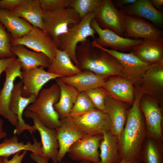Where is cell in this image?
Listing matches in <instances>:
<instances>
[{"label":"cell","mask_w":163,"mask_h":163,"mask_svg":"<svg viewBox=\"0 0 163 163\" xmlns=\"http://www.w3.org/2000/svg\"><path fill=\"white\" fill-rule=\"evenodd\" d=\"M99 147L100 161L99 163H119L120 158L119 140L110 131L103 133Z\"/></svg>","instance_id":"4dcf8cb0"},{"label":"cell","mask_w":163,"mask_h":163,"mask_svg":"<svg viewBox=\"0 0 163 163\" xmlns=\"http://www.w3.org/2000/svg\"><path fill=\"white\" fill-rule=\"evenodd\" d=\"M108 78L100 76L88 70H85L73 76L59 78L66 84L75 88L79 93L102 87Z\"/></svg>","instance_id":"603a6c76"},{"label":"cell","mask_w":163,"mask_h":163,"mask_svg":"<svg viewBox=\"0 0 163 163\" xmlns=\"http://www.w3.org/2000/svg\"><path fill=\"white\" fill-rule=\"evenodd\" d=\"M150 1L155 8L161 11V8L163 5V0H150Z\"/></svg>","instance_id":"7bdbcfd3"},{"label":"cell","mask_w":163,"mask_h":163,"mask_svg":"<svg viewBox=\"0 0 163 163\" xmlns=\"http://www.w3.org/2000/svg\"><path fill=\"white\" fill-rule=\"evenodd\" d=\"M123 16L126 38L142 39L147 41L163 40V31L144 19L125 14L120 9Z\"/></svg>","instance_id":"9c48e42d"},{"label":"cell","mask_w":163,"mask_h":163,"mask_svg":"<svg viewBox=\"0 0 163 163\" xmlns=\"http://www.w3.org/2000/svg\"><path fill=\"white\" fill-rule=\"evenodd\" d=\"M95 108L85 92H79L78 94L69 116L72 118L90 112Z\"/></svg>","instance_id":"836d02e7"},{"label":"cell","mask_w":163,"mask_h":163,"mask_svg":"<svg viewBox=\"0 0 163 163\" xmlns=\"http://www.w3.org/2000/svg\"><path fill=\"white\" fill-rule=\"evenodd\" d=\"M43 11H52L59 8L69 7L72 0H38Z\"/></svg>","instance_id":"8d00e7d4"},{"label":"cell","mask_w":163,"mask_h":163,"mask_svg":"<svg viewBox=\"0 0 163 163\" xmlns=\"http://www.w3.org/2000/svg\"><path fill=\"white\" fill-rule=\"evenodd\" d=\"M11 11L33 27L44 30L43 21V11L38 0H25Z\"/></svg>","instance_id":"4316f807"},{"label":"cell","mask_w":163,"mask_h":163,"mask_svg":"<svg viewBox=\"0 0 163 163\" xmlns=\"http://www.w3.org/2000/svg\"><path fill=\"white\" fill-rule=\"evenodd\" d=\"M26 117L32 119L34 127L39 132L41 139L42 155L48 157L53 163H57L59 146L55 129L48 128L40 121L34 113L26 110Z\"/></svg>","instance_id":"ac0fdd59"},{"label":"cell","mask_w":163,"mask_h":163,"mask_svg":"<svg viewBox=\"0 0 163 163\" xmlns=\"http://www.w3.org/2000/svg\"><path fill=\"white\" fill-rule=\"evenodd\" d=\"M137 88L143 94L154 98L162 106L163 61L148 66Z\"/></svg>","instance_id":"5bb4252c"},{"label":"cell","mask_w":163,"mask_h":163,"mask_svg":"<svg viewBox=\"0 0 163 163\" xmlns=\"http://www.w3.org/2000/svg\"><path fill=\"white\" fill-rule=\"evenodd\" d=\"M119 163H130L129 162H127L124 160H122Z\"/></svg>","instance_id":"bcb514c9"},{"label":"cell","mask_w":163,"mask_h":163,"mask_svg":"<svg viewBox=\"0 0 163 163\" xmlns=\"http://www.w3.org/2000/svg\"><path fill=\"white\" fill-rule=\"evenodd\" d=\"M141 158L143 163H163V141L146 137L142 149Z\"/></svg>","instance_id":"1f68e13d"},{"label":"cell","mask_w":163,"mask_h":163,"mask_svg":"<svg viewBox=\"0 0 163 163\" xmlns=\"http://www.w3.org/2000/svg\"><path fill=\"white\" fill-rule=\"evenodd\" d=\"M102 87L114 98L130 105L133 104L136 88L129 78L118 75L110 76Z\"/></svg>","instance_id":"ffe728a7"},{"label":"cell","mask_w":163,"mask_h":163,"mask_svg":"<svg viewBox=\"0 0 163 163\" xmlns=\"http://www.w3.org/2000/svg\"><path fill=\"white\" fill-rule=\"evenodd\" d=\"M56 81L60 89V95L59 101L54 104V108L60 120H61L69 116L79 92L74 87L64 83L59 78L56 79Z\"/></svg>","instance_id":"f1b7e54d"},{"label":"cell","mask_w":163,"mask_h":163,"mask_svg":"<svg viewBox=\"0 0 163 163\" xmlns=\"http://www.w3.org/2000/svg\"><path fill=\"white\" fill-rule=\"evenodd\" d=\"M0 22L11 34V37L14 38H21L29 32L33 27L11 11L0 8Z\"/></svg>","instance_id":"83f0119b"},{"label":"cell","mask_w":163,"mask_h":163,"mask_svg":"<svg viewBox=\"0 0 163 163\" xmlns=\"http://www.w3.org/2000/svg\"><path fill=\"white\" fill-rule=\"evenodd\" d=\"M31 158L37 163H48L49 158L42 155L32 153L30 155Z\"/></svg>","instance_id":"60d3db41"},{"label":"cell","mask_w":163,"mask_h":163,"mask_svg":"<svg viewBox=\"0 0 163 163\" xmlns=\"http://www.w3.org/2000/svg\"><path fill=\"white\" fill-rule=\"evenodd\" d=\"M16 59V57L0 59V76Z\"/></svg>","instance_id":"ab89813d"},{"label":"cell","mask_w":163,"mask_h":163,"mask_svg":"<svg viewBox=\"0 0 163 163\" xmlns=\"http://www.w3.org/2000/svg\"><path fill=\"white\" fill-rule=\"evenodd\" d=\"M57 163H70L61 162H58ZM76 163H93L92 162L87 161H80V162Z\"/></svg>","instance_id":"f6af8a7d"},{"label":"cell","mask_w":163,"mask_h":163,"mask_svg":"<svg viewBox=\"0 0 163 163\" xmlns=\"http://www.w3.org/2000/svg\"><path fill=\"white\" fill-rule=\"evenodd\" d=\"M25 0H0V8L11 11Z\"/></svg>","instance_id":"74e56055"},{"label":"cell","mask_w":163,"mask_h":163,"mask_svg":"<svg viewBox=\"0 0 163 163\" xmlns=\"http://www.w3.org/2000/svg\"><path fill=\"white\" fill-rule=\"evenodd\" d=\"M71 118L85 135H102L104 132L110 131L111 127V122L109 115L96 108Z\"/></svg>","instance_id":"8fae6325"},{"label":"cell","mask_w":163,"mask_h":163,"mask_svg":"<svg viewBox=\"0 0 163 163\" xmlns=\"http://www.w3.org/2000/svg\"><path fill=\"white\" fill-rule=\"evenodd\" d=\"M128 104L113 97L108 94L105 101L104 111L109 116L111 122L110 131L119 140L124 128L129 109Z\"/></svg>","instance_id":"44dd1931"},{"label":"cell","mask_w":163,"mask_h":163,"mask_svg":"<svg viewBox=\"0 0 163 163\" xmlns=\"http://www.w3.org/2000/svg\"><path fill=\"white\" fill-rule=\"evenodd\" d=\"M91 101L95 107L104 111L105 101L108 94L102 87L96 88L85 91Z\"/></svg>","instance_id":"d590c367"},{"label":"cell","mask_w":163,"mask_h":163,"mask_svg":"<svg viewBox=\"0 0 163 163\" xmlns=\"http://www.w3.org/2000/svg\"><path fill=\"white\" fill-rule=\"evenodd\" d=\"M91 25L98 36L95 38L91 43L101 47H109L111 50L122 53L131 52L134 47L143 41L141 39H133L124 37L109 29H102L99 26L94 18L92 20Z\"/></svg>","instance_id":"30bf717a"},{"label":"cell","mask_w":163,"mask_h":163,"mask_svg":"<svg viewBox=\"0 0 163 163\" xmlns=\"http://www.w3.org/2000/svg\"><path fill=\"white\" fill-rule=\"evenodd\" d=\"M27 152V151H24L21 153V152H18L14 155L10 160L8 158L3 157V163H22V160Z\"/></svg>","instance_id":"f35d334b"},{"label":"cell","mask_w":163,"mask_h":163,"mask_svg":"<svg viewBox=\"0 0 163 163\" xmlns=\"http://www.w3.org/2000/svg\"><path fill=\"white\" fill-rule=\"evenodd\" d=\"M143 94L136 88L134 101L129 109L126 123L119 140L121 160L142 163L141 152L146 137L144 118L139 107Z\"/></svg>","instance_id":"6da1fadb"},{"label":"cell","mask_w":163,"mask_h":163,"mask_svg":"<svg viewBox=\"0 0 163 163\" xmlns=\"http://www.w3.org/2000/svg\"><path fill=\"white\" fill-rule=\"evenodd\" d=\"M24 151H29L32 153L42 155V143L38 142L36 138H34V143L19 142L16 135L10 138H6L0 143V157L8 158L10 156L15 155Z\"/></svg>","instance_id":"484cf974"},{"label":"cell","mask_w":163,"mask_h":163,"mask_svg":"<svg viewBox=\"0 0 163 163\" xmlns=\"http://www.w3.org/2000/svg\"><path fill=\"white\" fill-rule=\"evenodd\" d=\"M21 76L23 85L21 94L26 97L32 94L37 97L42 87L47 82L52 79L63 77L46 71L42 67L22 70Z\"/></svg>","instance_id":"2e32d148"},{"label":"cell","mask_w":163,"mask_h":163,"mask_svg":"<svg viewBox=\"0 0 163 163\" xmlns=\"http://www.w3.org/2000/svg\"><path fill=\"white\" fill-rule=\"evenodd\" d=\"M94 15L95 12L87 15L78 23L69 28L67 32L59 37L60 44L58 49L66 51L78 67V63L76 56L77 46L89 37L93 39L95 38L96 32L91 25Z\"/></svg>","instance_id":"5b68a950"},{"label":"cell","mask_w":163,"mask_h":163,"mask_svg":"<svg viewBox=\"0 0 163 163\" xmlns=\"http://www.w3.org/2000/svg\"><path fill=\"white\" fill-rule=\"evenodd\" d=\"M92 43L94 46L109 53L114 56L120 63L127 77L138 87L144 74L150 65L141 61L133 53L120 52L99 46Z\"/></svg>","instance_id":"4fadbf2b"},{"label":"cell","mask_w":163,"mask_h":163,"mask_svg":"<svg viewBox=\"0 0 163 163\" xmlns=\"http://www.w3.org/2000/svg\"><path fill=\"white\" fill-rule=\"evenodd\" d=\"M139 107L145 120L146 137L163 141L162 106L154 98L143 94L140 100Z\"/></svg>","instance_id":"8992f818"},{"label":"cell","mask_w":163,"mask_h":163,"mask_svg":"<svg viewBox=\"0 0 163 163\" xmlns=\"http://www.w3.org/2000/svg\"><path fill=\"white\" fill-rule=\"evenodd\" d=\"M94 18L102 29L108 28L122 37L124 27L120 10H118L111 0H103L95 12Z\"/></svg>","instance_id":"e0dca14e"},{"label":"cell","mask_w":163,"mask_h":163,"mask_svg":"<svg viewBox=\"0 0 163 163\" xmlns=\"http://www.w3.org/2000/svg\"><path fill=\"white\" fill-rule=\"evenodd\" d=\"M3 124V120L0 118V140L6 137L7 135L6 132L4 130Z\"/></svg>","instance_id":"ee69618b"},{"label":"cell","mask_w":163,"mask_h":163,"mask_svg":"<svg viewBox=\"0 0 163 163\" xmlns=\"http://www.w3.org/2000/svg\"><path fill=\"white\" fill-rule=\"evenodd\" d=\"M60 89L56 84L41 90L35 101L28 106L26 110L35 113L41 122L50 129L60 126L61 121L54 105L59 100Z\"/></svg>","instance_id":"3957f363"},{"label":"cell","mask_w":163,"mask_h":163,"mask_svg":"<svg viewBox=\"0 0 163 163\" xmlns=\"http://www.w3.org/2000/svg\"><path fill=\"white\" fill-rule=\"evenodd\" d=\"M60 120V125L55 129L59 146L58 162H61L70 147L85 135L70 116Z\"/></svg>","instance_id":"d6986e66"},{"label":"cell","mask_w":163,"mask_h":163,"mask_svg":"<svg viewBox=\"0 0 163 163\" xmlns=\"http://www.w3.org/2000/svg\"><path fill=\"white\" fill-rule=\"evenodd\" d=\"M11 50L19 60L22 70L37 67L48 68L50 64L49 59L45 54L29 50L24 46L17 45L12 46Z\"/></svg>","instance_id":"cb8c5ba5"},{"label":"cell","mask_w":163,"mask_h":163,"mask_svg":"<svg viewBox=\"0 0 163 163\" xmlns=\"http://www.w3.org/2000/svg\"><path fill=\"white\" fill-rule=\"evenodd\" d=\"M103 0H72L69 7L73 8L81 20L88 14L95 12Z\"/></svg>","instance_id":"d6a6232c"},{"label":"cell","mask_w":163,"mask_h":163,"mask_svg":"<svg viewBox=\"0 0 163 163\" xmlns=\"http://www.w3.org/2000/svg\"><path fill=\"white\" fill-rule=\"evenodd\" d=\"M21 69V63L17 58L4 71L5 80L0 91V116L7 119L15 127L18 124V118L11 111L10 103L15 80L18 77L22 79Z\"/></svg>","instance_id":"52a82bcc"},{"label":"cell","mask_w":163,"mask_h":163,"mask_svg":"<svg viewBox=\"0 0 163 163\" xmlns=\"http://www.w3.org/2000/svg\"><path fill=\"white\" fill-rule=\"evenodd\" d=\"M10 42L11 46L22 45L44 54L51 63L55 58L57 47L53 40L44 30L39 28L33 27L29 32L20 38L11 37Z\"/></svg>","instance_id":"ba28073f"},{"label":"cell","mask_w":163,"mask_h":163,"mask_svg":"<svg viewBox=\"0 0 163 163\" xmlns=\"http://www.w3.org/2000/svg\"><path fill=\"white\" fill-rule=\"evenodd\" d=\"M47 72L69 77L81 73L82 71L72 62L66 52L58 48L54 59L48 68Z\"/></svg>","instance_id":"f546056e"},{"label":"cell","mask_w":163,"mask_h":163,"mask_svg":"<svg viewBox=\"0 0 163 163\" xmlns=\"http://www.w3.org/2000/svg\"><path fill=\"white\" fill-rule=\"evenodd\" d=\"M122 9L126 14L143 18L158 26L162 25L163 13L155 8L149 0H136Z\"/></svg>","instance_id":"7402d4cb"},{"label":"cell","mask_w":163,"mask_h":163,"mask_svg":"<svg viewBox=\"0 0 163 163\" xmlns=\"http://www.w3.org/2000/svg\"><path fill=\"white\" fill-rule=\"evenodd\" d=\"M102 139V135H85L70 147L67 152L69 157L75 161L99 163L98 149Z\"/></svg>","instance_id":"7c38bea8"},{"label":"cell","mask_w":163,"mask_h":163,"mask_svg":"<svg viewBox=\"0 0 163 163\" xmlns=\"http://www.w3.org/2000/svg\"><path fill=\"white\" fill-rule=\"evenodd\" d=\"M136 0H117L113 1L114 5L120 8L126 5L131 4L135 2Z\"/></svg>","instance_id":"b9f144b4"},{"label":"cell","mask_w":163,"mask_h":163,"mask_svg":"<svg viewBox=\"0 0 163 163\" xmlns=\"http://www.w3.org/2000/svg\"><path fill=\"white\" fill-rule=\"evenodd\" d=\"M3 157H0V163H3Z\"/></svg>","instance_id":"7dc6e473"},{"label":"cell","mask_w":163,"mask_h":163,"mask_svg":"<svg viewBox=\"0 0 163 163\" xmlns=\"http://www.w3.org/2000/svg\"><path fill=\"white\" fill-rule=\"evenodd\" d=\"M23 85V81H19L14 84L10 103V108L12 113L18 117V123L13 133L14 135H19L25 130H27L31 134L37 130L33 126L26 123L22 116L24 110L27 107L34 103L37 97L32 94L26 97L21 94Z\"/></svg>","instance_id":"9a60e30c"},{"label":"cell","mask_w":163,"mask_h":163,"mask_svg":"<svg viewBox=\"0 0 163 163\" xmlns=\"http://www.w3.org/2000/svg\"><path fill=\"white\" fill-rule=\"evenodd\" d=\"M11 37L0 22V59L16 57L11 50Z\"/></svg>","instance_id":"e575fe53"},{"label":"cell","mask_w":163,"mask_h":163,"mask_svg":"<svg viewBox=\"0 0 163 163\" xmlns=\"http://www.w3.org/2000/svg\"><path fill=\"white\" fill-rule=\"evenodd\" d=\"M76 56L78 67L81 71L88 70L105 77L118 75L127 78L117 60L109 53L93 45L88 38L77 46Z\"/></svg>","instance_id":"7a4b0ae2"},{"label":"cell","mask_w":163,"mask_h":163,"mask_svg":"<svg viewBox=\"0 0 163 163\" xmlns=\"http://www.w3.org/2000/svg\"><path fill=\"white\" fill-rule=\"evenodd\" d=\"M81 21L78 14L72 8H59L52 11H43L44 30L52 38L57 48L60 44L59 37L68 31L70 24L75 25Z\"/></svg>","instance_id":"277c9868"},{"label":"cell","mask_w":163,"mask_h":163,"mask_svg":"<svg viewBox=\"0 0 163 163\" xmlns=\"http://www.w3.org/2000/svg\"><path fill=\"white\" fill-rule=\"evenodd\" d=\"M142 61L149 65L163 61V40H143L131 52Z\"/></svg>","instance_id":"d4e9b609"}]
</instances>
